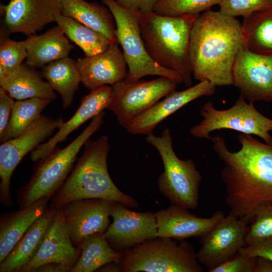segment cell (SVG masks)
<instances>
[{
    "instance_id": "30bf717a",
    "label": "cell",
    "mask_w": 272,
    "mask_h": 272,
    "mask_svg": "<svg viewBox=\"0 0 272 272\" xmlns=\"http://www.w3.org/2000/svg\"><path fill=\"white\" fill-rule=\"evenodd\" d=\"M177 85L162 77L134 82L124 79L112 86L107 109L114 113L119 124L124 127L161 98L176 91Z\"/></svg>"
},
{
    "instance_id": "484cf974",
    "label": "cell",
    "mask_w": 272,
    "mask_h": 272,
    "mask_svg": "<svg viewBox=\"0 0 272 272\" xmlns=\"http://www.w3.org/2000/svg\"><path fill=\"white\" fill-rule=\"evenodd\" d=\"M59 1L62 15L102 33L112 42H117L115 21L106 6L85 0Z\"/></svg>"
},
{
    "instance_id": "ba28073f",
    "label": "cell",
    "mask_w": 272,
    "mask_h": 272,
    "mask_svg": "<svg viewBox=\"0 0 272 272\" xmlns=\"http://www.w3.org/2000/svg\"><path fill=\"white\" fill-rule=\"evenodd\" d=\"M101 1L109 9L115 21L116 38L127 66L125 80L134 82L145 76H159L177 84L183 83L178 73L158 64L149 55L141 36L138 13L120 6L115 0Z\"/></svg>"
},
{
    "instance_id": "4fadbf2b",
    "label": "cell",
    "mask_w": 272,
    "mask_h": 272,
    "mask_svg": "<svg viewBox=\"0 0 272 272\" xmlns=\"http://www.w3.org/2000/svg\"><path fill=\"white\" fill-rule=\"evenodd\" d=\"M128 208L113 202L110 213L113 221L103 234L110 247L119 252L157 237L155 213L137 212Z\"/></svg>"
},
{
    "instance_id": "603a6c76",
    "label": "cell",
    "mask_w": 272,
    "mask_h": 272,
    "mask_svg": "<svg viewBox=\"0 0 272 272\" xmlns=\"http://www.w3.org/2000/svg\"><path fill=\"white\" fill-rule=\"evenodd\" d=\"M25 41L27 49L26 63L35 69L68 57L74 48L58 25L41 35L28 36Z\"/></svg>"
},
{
    "instance_id": "4dcf8cb0",
    "label": "cell",
    "mask_w": 272,
    "mask_h": 272,
    "mask_svg": "<svg viewBox=\"0 0 272 272\" xmlns=\"http://www.w3.org/2000/svg\"><path fill=\"white\" fill-rule=\"evenodd\" d=\"M49 99L33 98L15 101L8 124L2 135L1 143L14 138L27 129L51 102Z\"/></svg>"
},
{
    "instance_id": "83f0119b",
    "label": "cell",
    "mask_w": 272,
    "mask_h": 272,
    "mask_svg": "<svg viewBox=\"0 0 272 272\" xmlns=\"http://www.w3.org/2000/svg\"><path fill=\"white\" fill-rule=\"evenodd\" d=\"M241 26L243 48L255 53L272 55V9L244 18Z\"/></svg>"
},
{
    "instance_id": "8fae6325",
    "label": "cell",
    "mask_w": 272,
    "mask_h": 272,
    "mask_svg": "<svg viewBox=\"0 0 272 272\" xmlns=\"http://www.w3.org/2000/svg\"><path fill=\"white\" fill-rule=\"evenodd\" d=\"M64 122L59 117L52 118L41 114L24 132L1 143L0 146V201L10 208L13 200L10 192L11 179L17 165L29 152L35 150Z\"/></svg>"
},
{
    "instance_id": "8992f818",
    "label": "cell",
    "mask_w": 272,
    "mask_h": 272,
    "mask_svg": "<svg viewBox=\"0 0 272 272\" xmlns=\"http://www.w3.org/2000/svg\"><path fill=\"white\" fill-rule=\"evenodd\" d=\"M122 272H203L193 245L185 239L157 237L121 252Z\"/></svg>"
},
{
    "instance_id": "7402d4cb",
    "label": "cell",
    "mask_w": 272,
    "mask_h": 272,
    "mask_svg": "<svg viewBox=\"0 0 272 272\" xmlns=\"http://www.w3.org/2000/svg\"><path fill=\"white\" fill-rule=\"evenodd\" d=\"M47 198L0 217V262L2 261L31 226L48 208Z\"/></svg>"
},
{
    "instance_id": "e0dca14e",
    "label": "cell",
    "mask_w": 272,
    "mask_h": 272,
    "mask_svg": "<svg viewBox=\"0 0 272 272\" xmlns=\"http://www.w3.org/2000/svg\"><path fill=\"white\" fill-rule=\"evenodd\" d=\"M81 251V247H75L70 238L62 207L57 208L38 251L20 272H34L39 266L51 262L62 264L72 270Z\"/></svg>"
},
{
    "instance_id": "277c9868",
    "label": "cell",
    "mask_w": 272,
    "mask_h": 272,
    "mask_svg": "<svg viewBox=\"0 0 272 272\" xmlns=\"http://www.w3.org/2000/svg\"><path fill=\"white\" fill-rule=\"evenodd\" d=\"M199 14L168 16L155 12L138 14L141 34L147 52L161 66L178 73L186 86L192 83L189 40Z\"/></svg>"
},
{
    "instance_id": "e575fe53",
    "label": "cell",
    "mask_w": 272,
    "mask_h": 272,
    "mask_svg": "<svg viewBox=\"0 0 272 272\" xmlns=\"http://www.w3.org/2000/svg\"><path fill=\"white\" fill-rule=\"evenodd\" d=\"M219 5L222 13L244 18L254 13L272 9V0H221Z\"/></svg>"
},
{
    "instance_id": "8d00e7d4",
    "label": "cell",
    "mask_w": 272,
    "mask_h": 272,
    "mask_svg": "<svg viewBox=\"0 0 272 272\" xmlns=\"http://www.w3.org/2000/svg\"><path fill=\"white\" fill-rule=\"evenodd\" d=\"M15 101L4 89L0 88V135L6 129Z\"/></svg>"
},
{
    "instance_id": "2e32d148",
    "label": "cell",
    "mask_w": 272,
    "mask_h": 272,
    "mask_svg": "<svg viewBox=\"0 0 272 272\" xmlns=\"http://www.w3.org/2000/svg\"><path fill=\"white\" fill-rule=\"evenodd\" d=\"M0 7L3 27L8 33H21L27 37L55 22V16L62 10L59 0H10Z\"/></svg>"
},
{
    "instance_id": "9a60e30c",
    "label": "cell",
    "mask_w": 272,
    "mask_h": 272,
    "mask_svg": "<svg viewBox=\"0 0 272 272\" xmlns=\"http://www.w3.org/2000/svg\"><path fill=\"white\" fill-rule=\"evenodd\" d=\"M113 202L100 198L82 199L61 207L65 226L75 247H81L89 236L106 231L110 225Z\"/></svg>"
},
{
    "instance_id": "ffe728a7",
    "label": "cell",
    "mask_w": 272,
    "mask_h": 272,
    "mask_svg": "<svg viewBox=\"0 0 272 272\" xmlns=\"http://www.w3.org/2000/svg\"><path fill=\"white\" fill-rule=\"evenodd\" d=\"M183 207L172 204L156 213L157 237L180 240L195 237L200 238L225 216L216 211L208 218L195 216Z\"/></svg>"
},
{
    "instance_id": "d4e9b609",
    "label": "cell",
    "mask_w": 272,
    "mask_h": 272,
    "mask_svg": "<svg viewBox=\"0 0 272 272\" xmlns=\"http://www.w3.org/2000/svg\"><path fill=\"white\" fill-rule=\"evenodd\" d=\"M1 87L12 98L21 100L39 98L55 100L57 95L41 72L26 63L10 72L0 81Z\"/></svg>"
},
{
    "instance_id": "ab89813d",
    "label": "cell",
    "mask_w": 272,
    "mask_h": 272,
    "mask_svg": "<svg viewBox=\"0 0 272 272\" xmlns=\"http://www.w3.org/2000/svg\"><path fill=\"white\" fill-rule=\"evenodd\" d=\"M67 266L58 263H48L37 267L34 272H71Z\"/></svg>"
},
{
    "instance_id": "3957f363",
    "label": "cell",
    "mask_w": 272,
    "mask_h": 272,
    "mask_svg": "<svg viewBox=\"0 0 272 272\" xmlns=\"http://www.w3.org/2000/svg\"><path fill=\"white\" fill-rule=\"evenodd\" d=\"M83 154L71 174L50 198L51 207H61L71 201L100 198L119 202L128 208L138 206L132 196L122 192L108 173V138L102 135L96 140L89 139Z\"/></svg>"
},
{
    "instance_id": "52a82bcc",
    "label": "cell",
    "mask_w": 272,
    "mask_h": 272,
    "mask_svg": "<svg viewBox=\"0 0 272 272\" xmlns=\"http://www.w3.org/2000/svg\"><path fill=\"white\" fill-rule=\"evenodd\" d=\"M146 141L159 152L164 171L158 178L159 191L172 204L194 209L198 204L201 176L191 159H180L172 147L169 129L166 128L160 137L151 133Z\"/></svg>"
},
{
    "instance_id": "74e56055",
    "label": "cell",
    "mask_w": 272,
    "mask_h": 272,
    "mask_svg": "<svg viewBox=\"0 0 272 272\" xmlns=\"http://www.w3.org/2000/svg\"><path fill=\"white\" fill-rule=\"evenodd\" d=\"M239 252L252 256L262 257L272 262V238L246 245Z\"/></svg>"
},
{
    "instance_id": "ac0fdd59",
    "label": "cell",
    "mask_w": 272,
    "mask_h": 272,
    "mask_svg": "<svg viewBox=\"0 0 272 272\" xmlns=\"http://www.w3.org/2000/svg\"><path fill=\"white\" fill-rule=\"evenodd\" d=\"M216 86L208 81L181 91H175L130 121L124 128L131 134H148L167 117L200 97L215 93Z\"/></svg>"
},
{
    "instance_id": "d590c367",
    "label": "cell",
    "mask_w": 272,
    "mask_h": 272,
    "mask_svg": "<svg viewBox=\"0 0 272 272\" xmlns=\"http://www.w3.org/2000/svg\"><path fill=\"white\" fill-rule=\"evenodd\" d=\"M256 257L238 252L210 272H253Z\"/></svg>"
},
{
    "instance_id": "44dd1931",
    "label": "cell",
    "mask_w": 272,
    "mask_h": 272,
    "mask_svg": "<svg viewBox=\"0 0 272 272\" xmlns=\"http://www.w3.org/2000/svg\"><path fill=\"white\" fill-rule=\"evenodd\" d=\"M112 92V86H104L91 90L88 95L83 97L75 113L69 120L63 123L57 132L31 152V160L36 163L47 156L58 143L64 141L74 130L105 109H107Z\"/></svg>"
},
{
    "instance_id": "f1b7e54d",
    "label": "cell",
    "mask_w": 272,
    "mask_h": 272,
    "mask_svg": "<svg viewBox=\"0 0 272 272\" xmlns=\"http://www.w3.org/2000/svg\"><path fill=\"white\" fill-rule=\"evenodd\" d=\"M103 234L95 233L84 241L79 258L71 272H92L109 263H119L121 252L110 247Z\"/></svg>"
},
{
    "instance_id": "7a4b0ae2",
    "label": "cell",
    "mask_w": 272,
    "mask_h": 272,
    "mask_svg": "<svg viewBox=\"0 0 272 272\" xmlns=\"http://www.w3.org/2000/svg\"><path fill=\"white\" fill-rule=\"evenodd\" d=\"M243 47L241 24L236 17L211 10L200 14L190 35L192 76L216 86L232 85L233 65Z\"/></svg>"
},
{
    "instance_id": "836d02e7",
    "label": "cell",
    "mask_w": 272,
    "mask_h": 272,
    "mask_svg": "<svg viewBox=\"0 0 272 272\" xmlns=\"http://www.w3.org/2000/svg\"><path fill=\"white\" fill-rule=\"evenodd\" d=\"M272 238V202L260 208L248 225L246 245Z\"/></svg>"
},
{
    "instance_id": "1f68e13d",
    "label": "cell",
    "mask_w": 272,
    "mask_h": 272,
    "mask_svg": "<svg viewBox=\"0 0 272 272\" xmlns=\"http://www.w3.org/2000/svg\"><path fill=\"white\" fill-rule=\"evenodd\" d=\"M221 0H158L154 12L164 16H179L200 14L210 10Z\"/></svg>"
},
{
    "instance_id": "5b68a950",
    "label": "cell",
    "mask_w": 272,
    "mask_h": 272,
    "mask_svg": "<svg viewBox=\"0 0 272 272\" xmlns=\"http://www.w3.org/2000/svg\"><path fill=\"white\" fill-rule=\"evenodd\" d=\"M105 115L102 111L94 116L69 145L62 149L56 147L49 155L36 162L30 180L17 192L20 209L44 198L50 199L67 178L82 146L101 127Z\"/></svg>"
},
{
    "instance_id": "60d3db41",
    "label": "cell",
    "mask_w": 272,
    "mask_h": 272,
    "mask_svg": "<svg viewBox=\"0 0 272 272\" xmlns=\"http://www.w3.org/2000/svg\"><path fill=\"white\" fill-rule=\"evenodd\" d=\"M253 272H272V262L262 257H256Z\"/></svg>"
},
{
    "instance_id": "d6a6232c",
    "label": "cell",
    "mask_w": 272,
    "mask_h": 272,
    "mask_svg": "<svg viewBox=\"0 0 272 272\" xmlns=\"http://www.w3.org/2000/svg\"><path fill=\"white\" fill-rule=\"evenodd\" d=\"M10 35L2 27L1 29L0 67L8 74L22 64L27 56L25 40L16 41L9 38Z\"/></svg>"
},
{
    "instance_id": "cb8c5ba5",
    "label": "cell",
    "mask_w": 272,
    "mask_h": 272,
    "mask_svg": "<svg viewBox=\"0 0 272 272\" xmlns=\"http://www.w3.org/2000/svg\"><path fill=\"white\" fill-rule=\"evenodd\" d=\"M57 208H48L28 230L5 258L0 262V272H20L38 251Z\"/></svg>"
},
{
    "instance_id": "4316f807",
    "label": "cell",
    "mask_w": 272,
    "mask_h": 272,
    "mask_svg": "<svg viewBox=\"0 0 272 272\" xmlns=\"http://www.w3.org/2000/svg\"><path fill=\"white\" fill-rule=\"evenodd\" d=\"M41 73L53 90L59 94L62 108L69 107L81 82L76 61L69 57L54 61L43 67Z\"/></svg>"
},
{
    "instance_id": "9c48e42d",
    "label": "cell",
    "mask_w": 272,
    "mask_h": 272,
    "mask_svg": "<svg viewBox=\"0 0 272 272\" xmlns=\"http://www.w3.org/2000/svg\"><path fill=\"white\" fill-rule=\"evenodd\" d=\"M202 120L191 127L194 137L211 140L210 133L222 129H232L242 133L255 135L265 143L272 145V119L259 112L254 103L247 102L240 95L228 109L219 110L212 102L205 103L200 110Z\"/></svg>"
},
{
    "instance_id": "6da1fadb",
    "label": "cell",
    "mask_w": 272,
    "mask_h": 272,
    "mask_svg": "<svg viewBox=\"0 0 272 272\" xmlns=\"http://www.w3.org/2000/svg\"><path fill=\"white\" fill-rule=\"evenodd\" d=\"M240 149L229 150L221 135L211 137L214 151L223 162L221 177L229 213L249 224L257 211L272 202V145L241 133Z\"/></svg>"
},
{
    "instance_id": "f546056e",
    "label": "cell",
    "mask_w": 272,
    "mask_h": 272,
    "mask_svg": "<svg viewBox=\"0 0 272 272\" xmlns=\"http://www.w3.org/2000/svg\"><path fill=\"white\" fill-rule=\"evenodd\" d=\"M55 22L67 38L81 48L85 56L101 53L113 43L102 33L61 14L55 16Z\"/></svg>"
},
{
    "instance_id": "5bb4252c",
    "label": "cell",
    "mask_w": 272,
    "mask_h": 272,
    "mask_svg": "<svg viewBox=\"0 0 272 272\" xmlns=\"http://www.w3.org/2000/svg\"><path fill=\"white\" fill-rule=\"evenodd\" d=\"M232 82L249 102H272V55L243 47L233 65Z\"/></svg>"
},
{
    "instance_id": "d6986e66",
    "label": "cell",
    "mask_w": 272,
    "mask_h": 272,
    "mask_svg": "<svg viewBox=\"0 0 272 272\" xmlns=\"http://www.w3.org/2000/svg\"><path fill=\"white\" fill-rule=\"evenodd\" d=\"M118 44L113 42L101 53L76 60L81 83L86 88L91 91L112 86L125 79L127 64Z\"/></svg>"
},
{
    "instance_id": "f35d334b",
    "label": "cell",
    "mask_w": 272,
    "mask_h": 272,
    "mask_svg": "<svg viewBox=\"0 0 272 272\" xmlns=\"http://www.w3.org/2000/svg\"><path fill=\"white\" fill-rule=\"evenodd\" d=\"M120 6L140 14H149L154 12L158 0H115Z\"/></svg>"
},
{
    "instance_id": "7c38bea8",
    "label": "cell",
    "mask_w": 272,
    "mask_h": 272,
    "mask_svg": "<svg viewBox=\"0 0 272 272\" xmlns=\"http://www.w3.org/2000/svg\"><path fill=\"white\" fill-rule=\"evenodd\" d=\"M248 224L230 213L200 238L201 247L196 252L198 262L208 271L221 264L246 246Z\"/></svg>"
}]
</instances>
